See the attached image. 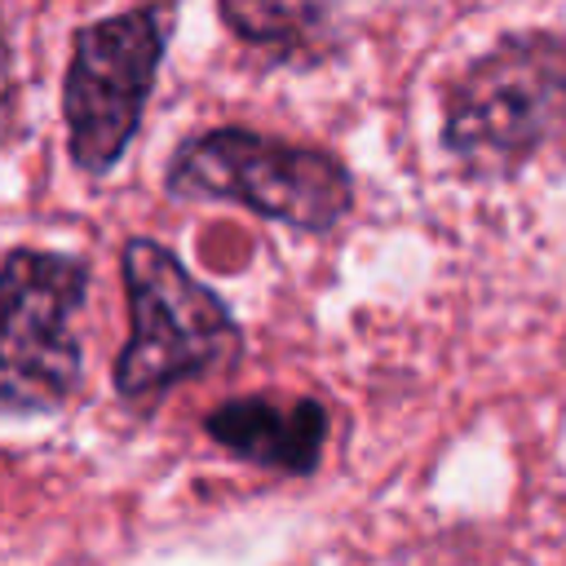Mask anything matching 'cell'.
Listing matches in <instances>:
<instances>
[{
  "label": "cell",
  "instance_id": "cell-1",
  "mask_svg": "<svg viewBox=\"0 0 566 566\" xmlns=\"http://www.w3.org/2000/svg\"><path fill=\"white\" fill-rule=\"evenodd\" d=\"M566 133V40L526 31L482 53L447 93L442 146L464 172H513Z\"/></svg>",
  "mask_w": 566,
  "mask_h": 566
},
{
  "label": "cell",
  "instance_id": "cell-2",
  "mask_svg": "<svg viewBox=\"0 0 566 566\" xmlns=\"http://www.w3.org/2000/svg\"><path fill=\"white\" fill-rule=\"evenodd\" d=\"M124 287L133 310V336L115 358L124 398L150 402L177 380L226 371L239 358L234 318L168 248L133 239L124 248Z\"/></svg>",
  "mask_w": 566,
  "mask_h": 566
},
{
  "label": "cell",
  "instance_id": "cell-3",
  "mask_svg": "<svg viewBox=\"0 0 566 566\" xmlns=\"http://www.w3.org/2000/svg\"><path fill=\"white\" fill-rule=\"evenodd\" d=\"M168 190L181 199H230L310 234L332 230L354 203L349 172L332 155L248 128L190 137L172 155Z\"/></svg>",
  "mask_w": 566,
  "mask_h": 566
},
{
  "label": "cell",
  "instance_id": "cell-4",
  "mask_svg": "<svg viewBox=\"0 0 566 566\" xmlns=\"http://www.w3.org/2000/svg\"><path fill=\"white\" fill-rule=\"evenodd\" d=\"M84 265L57 252H13L0 265V407H57L80 371L71 318L84 301Z\"/></svg>",
  "mask_w": 566,
  "mask_h": 566
},
{
  "label": "cell",
  "instance_id": "cell-5",
  "mask_svg": "<svg viewBox=\"0 0 566 566\" xmlns=\"http://www.w3.org/2000/svg\"><path fill=\"white\" fill-rule=\"evenodd\" d=\"M168 40L164 9H128L75 35L66 71L71 155L84 172H106L133 142L150 80Z\"/></svg>",
  "mask_w": 566,
  "mask_h": 566
},
{
  "label": "cell",
  "instance_id": "cell-6",
  "mask_svg": "<svg viewBox=\"0 0 566 566\" xmlns=\"http://www.w3.org/2000/svg\"><path fill=\"white\" fill-rule=\"evenodd\" d=\"M208 438L256 469L274 473H314L327 438V407L314 398H283V394H252L230 398L203 420Z\"/></svg>",
  "mask_w": 566,
  "mask_h": 566
},
{
  "label": "cell",
  "instance_id": "cell-7",
  "mask_svg": "<svg viewBox=\"0 0 566 566\" xmlns=\"http://www.w3.org/2000/svg\"><path fill=\"white\" fill-rule=\"evenodd\" d=\"M234 35L279 53L323 57L336 44L354 0H217Z\"/></svg>",
  "mask_w": 566,
  "mask_h": 566
},
{
  "label": "cell",
  "instance_id": "cell-8",
  "mask_svg": "<svg viewBox=\"0 0 566 566\" xmlns=\"http://www.w3.org/2000/svg\"><path fill=\"white\" fill-rule=\"evenodd\" d=\"M9 124H13V75H9V49L0 40V142H4Z\"/></svg>",
  "mask_w": 566,
  "mask_h": 566
}]
</instances>
